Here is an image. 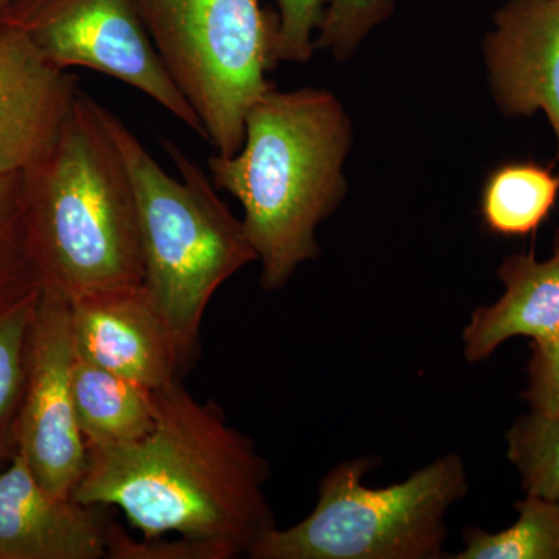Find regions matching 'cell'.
<instances>
[{"label": "cell", "instance_id": "cell-3", "mask_svg": "<svg viewBox=\"0 0 559 559\" xmlns=\"http://www.w3.org/2000/svg\"><path fill=\"white\" fill-rule=\"evenodd\" d=\"M98 105L80 91L53 145L21 173L22 221L43 289L69 300L143 285L134 190Z\"/></svg>", "mask_w": 559, "mask_h": 559}, {"label": "cell", "instance_id": "cell-16", "mask_svg": "<svg viewBox=\"0 0 559 559\" xmlns=\"http://www.w3.org/2000/svg\"><path fill=\"white\" fill-rule=\"evenodd\" d=\"M518 521L498 533L468 528L454 559H559V499L527 495L516 503Z\"/></svg>", "mask_w": 559, "mask_h": 559}, {"label": "cell", "instance_id": "cell-8", "mask_svg": "<svg viewBox=\"0 0 559 559\" xmlns=\"http://www.w3.org/2000/svg\"><path fill=\"white\" fill-rule=\"evenodd\" d=\"M73 364L70 300L40 289L28 336L16 451L44 487L66 498H72L87 465L73 401Z\"/></svg>", "mask_w": 559, "mask_h": 559}, {"label": "cell", "instance_id": "cell-21", "mask_svg": "<svg viewBox=\"0 0 559 559\" xmlns=\"http://www.w3.org/2000/svg\"><path fill=\"white\" fill-rule=\"evenodd\" d=\"M280 20L278 60L305 64L316 51L330 0H274Z\"/></svg>", "mask_w": 559, "mask_h": 559}, {"label": "cell", "instance_id": "cell-7", "mask_svg": "<svg viewBox=\"0 0 559 559\" xmlns=\"http://www.w3.org/2000/svg\"><path fill=\"white\" fill-rule=\"evenodd\" d=\"M55 68H84L134 87L205 140L164 68L138 0H20L2 17Z\"/></svg>", "mask_w": 559, "mask_h": 559}, {"label": "cell", "instance_id": "cell-17", "mask_svg": "<svg viewBox=\"0 0 559 559\" xmlns=\"http://www.w3.org/2000/svg\"><path fill=\"white\" fill-rule=\"evenodd\" d=\"M38 296L0 310V466L16 452L17 421L27 378L28 336Z\"/></svg>", "mask_w": 559, "mask_h": 559}, {"label": "cell", "instance_id": "cell-15", "mask_svg": "<svg viewBox=\"0 0 559 559\" xmlns=\"http://www.w3.org/2000/svg\"><path fill=\"white\" fill-rule=\"evenodd\" d=\"M559 175L536 162L500 165L485 182L480 213L485 227L500 237H527L557 205Z\"/></svg>", "mask_w": 559, "mask_h": 559}, {"label": "cell", "instance_id": "cell-10", "mask_svg": "<svg viewBox=\"0 0 559 559\" xmlns=\"http://www.w3.org/2000/svg\"><path fill=\"white\" fill-rule=\"evenodd\" d=\"M484 58L500 112H543L557 138L559 164V0H509L500 7Z\"/></svg>", "mask_w": 559, "mask_h": 559}, {"label": "cell", "instance_id": "cell-20", "mask_svg": "<svg viewBox=\"0 0 559 559\" xmlns=\"http://www.w3.org/2000/svg\"><path fill=\"white\" fill-rule=\"evenodd\" d=\"M393 10V0H330L316 36V50H329L341 62L349 60Z\"/></svg>", "mask_w": 559, "mask_h": 559}, {"label": "cell", "instance_id": "cell-24", "mask_svg": "<svg viewBox=\"0 0 559 559\" xmlns=\"http://www.w3.org/2000/svg\"><path fill=\"white\" fill-rule=\"evenodd\" d=\"M17 2H20V0H0V20H2V17L9 13L11 7Z\"/></svg>", "mask_w": 559, "mask_h": 559}, {"label": "cell", "instance_id": "cell-4", "mask_svg": "<svg viewBox=\"0 0 559 559\" xmlns=\"http://www.w3.org/2000/svg\"><path fill=\"white\" fill-rule=\"evenodd\" d=\"M138 205L143 286L167 320L189 366L200 352L202 320L216 290L255 263L241 219L221 201L207 173L164 140L180 178L164 170L112 110L98 105Z\"/></svg>", "mask_w": 559, "mask_h": 559}, {"label": "cell", "instance_id": "cell-19", "mask_svg": "<svg viewBox=\"0 0 559 559\" xmlns=\"http://www.w3.org/2000/svg\"><path fill=\"white\" fill-rule=\"evenodd\" d=\"M510 462L520 473L527 495L559 499V418L528 414L516 419L509 432Z\"/></svg>", "mask_w": 559, "mask_h": 559}, {"label": "cell", "instance_id": "cell-14", "mask_svg": "<svg viewBox=\"0 0 559 559\" xmlns=\"http://www.w3.org/2000/svg\"><path fill=\"white\" fill-rule=\"evenodd\" d=\"M73 401L87 448L131 443L153 428L154 390L76 356Z\"/></svg>", "mask_w": 559, "mask_h": 559}, {"label": "cell", "instance_id": "cell-13", "mask_svg": "<svg viewBox=\"0 0 559 559\" xmlns=\"http://www.w3.org/2000/svg\"><path fill=\"white\" fill-rule=\"evenodd\" d=\"M502 297L477 308L463 331V355L468 362L488 359L511 337L544 340L559 329V229L549 260L514 253L500 263Z\"/></svg>", "mask_w": 559, "mask_h": 559}, {"label": "cell", "instance_id": "cell-2", "mask_svg": "<svg viewBox=\"0 0 559 559\" xmlns=\"http://www.w3.org/2000/svg\"><path fill=\"white\" fill-rule=\"evenodd\" d=\"M352 143V120L336 95L274 87L250 108L240 151L210 156L213 186L241 204L242 227L267 293L282 289L301 264L319 257V226L347 194L344 167Z\"/></svg>", "mask_w": 559, "mask_h": 559}, {"label": "cell", "instance_id": "cell-18", "mask_svg": "<svg viewBox=\"0 0 559 559\" xmlns=\"http://www.w3.org/2000/svg\"><path fill=\"white\" fill-rule=\"evenodd\" d=\"M43 289L25 237L21 173L0 175V310L35 297Z\"/></svg>", "mask_w": 559, "mask_h": 559}, {"label": "cell", "instance_id": "cell-12", "mask_svg": "<svg viewBox=\"0 0 559 559\" xmlns=\"http://www.w3.org/2000/svg\"><path fill=\"white\" fill-rule=\"evenodd\" d=\"M79 92L75 76L0 21V175L27 170L50 150Z\"/></svg>", "mask_w": 559, "mask_h": 559}, {"label": "cell", "instance_id": "cell-1", "mask_svg": "<svg viewBox=\"0 0 559 559\" xmlns=\"http://www.w3.org/2000/svg\"><path fill=\"white\" fill-rule=\"evenodd\" d=\"M270 476L253 440L179 380L154 390L153 428L142 439L87 448L72 498L119 509L143 539L175 533L234 559L277 527L264 495Z\"/></svg>", "mask_w": 559, "mask_h": 559}, {"label": "cell", "instance_id": "cell-11", "mask_svg": "<svg viewBox=\"0 0 559 559\" xmlns=\"http://www.w3.org/2000/svg\"><path fill=\"white\" fill-rule=\"evenodd\" d=\"M108 507L53 495L20 452L0 466V559L108 558Z\"/></svg>", "mask_w": 559, "mask_h": 559}, {"label": "cell", "instance_id": "cell-23", "mask_svg": "<svg viewBox=\"0 0 559 559\" xmlns=\"http://www.w3.org/2000/svg\"><path fill=\"white\" fill-rule=\"evenodd\" d=\"M108 558L110 559H224L218 549L209 544L187 538L175 540H134L114 522L110 530Z\"/></svg>", "mask_w": 559, "mask_h": 559}, {"label": "cell", "instance_id": "cell-22", "mask_svg": "<svg viewBox=\"0 0 559 559\" xmlns=\"http://www.w3.org/2000/svg\"><path fill=\"white\" fill-rule=\"evenodd\" d=\"M524 399L532 414L559 418V329L544 340L532 341Z\"/></svg>", "mask_w": 559, "mask_h": 559}, {"label": "cell", "instance_id": "cell-6", "mask_svg": "<svg viewBox=\"0 0 559 559\" xmlns=\"http://www.w3.org/2000/svg\"><path fill=\"white\" fill-rule=\"evenodd\" d=\"M164 68L221 156L245 142L246 117L278 60L280 20L260 0H138Z\"/></svg>", "mask_w": 559, "mask_h": 559}, {"label": "cell", "instance_id": "cell-5", "mask_svg": "<svg viewBox=\"0 0 559 559\" xmlns=\"http://www.w3.org/2000/svg\"><path fill=\"white\" fill-rule=\"evenodd\" d=\"M369 457L348 460L320 480L314 510L289 528L274 527L250 559H439L444 516L468 495L463 460L447 454L406 480L370 488Z\"/></svg>", "mask_w": 559, "mask_h": 559}, {"label": "cell", "instance_id": "cell-9", "mask_svg": "<svg viewBox=\"0 0 559 559\" xmlns=\"http://www.w3.org/2000/svg\"><path fill=\"white\" fill-rule=\"evenodd\" d=\"M76 358L159 390L189 369L145 286L98 290L70 300Z\"/></svg>", "mask_w": 559, "mask_h": 559}]
</instances>
